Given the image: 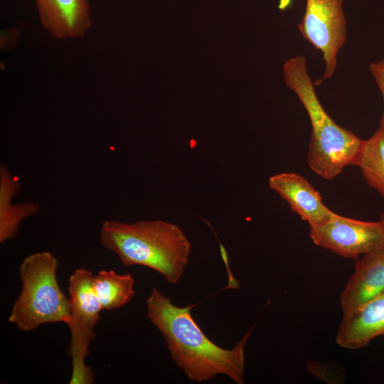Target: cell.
<instances>
[{
    "instance_id": "ba28073f",
    "label": "cell",
    "mask_w": 384,
    "mask_h": 384,
    "mask_svg": "<svg viewBox=\"0 0 384 384\" xmlns=\"http://www.w3.org/2000/svg\"><path fill=\"white\" fill-rule=\"evenodd\" d=\"M268 182L270 187L310 227L324 224L334 214L324 204L319 193L299 174H277L270 176Z\"/></svg>"
},
{
    "instance_id": "3957f363",
    "label": "cell",
    "mask_w": 384,
    "mask_h": 384,
    "mask_svg": "<svg viewBox=\"0 0 384 384\" xmlns=\"http://www.w3.org/2000/svg\"><path fill=\"white\" fill-rule=\"evenodd\" d=\"M283 73L286 85L297 95L311 122L309 166L323 178L333 179L345 167L355 165L363 140L338 126L326 113L316 96L304 55L287 60Z\"/></svg>"
},
{
    "instance_id": "6da1fadb",
    "label": "cell",
    "mask_w": 384,
    "mask_h": 384,
    "mask_svg": "<svg viewBox=\"0 0 384 384\" xmlns=\"http://www.w3.org/2000/svg\"><path fill=\"white\" fill-rule=\"evenodd\" d=\"M146 304L148 319L164 338L172 359L190 380L206 381L223 374L238 384L244 383L245 345L251 331L233 348H223L195 321L193 306H177L156 288Z\"/></svg>"
},
{
    "instance_id": "9a60e30c",
    "label": "cell",
    "mask_w": 384,
    "mask_h": 384,
    "mask_svg": "<svg viewBox=\"0 0 384 384\" xmlns=\"http://www.w3.org/2000/svg\"><path fill=\"white\" fill-rule=\"evenodd\" d=\"M370 72L381 92L384 101V65L380 62L371 63L369 65ZM384 122V111L380 120V123Z\"/></svg>"
},
{
    "instance_id": "5b68a950",
    "label": "cell",
    "mask_w": 384,
    "mask_h": 384,
    "mask_svg": "<svg viewBox=\"0 0 384 384\" xmlns=\"http://www.w3.org/2000/svg\"><path fill=\"white\" fill-rule=\"evenodd\" d=\"M92 277L90 270L78 268L69 278L70 319L67 325L70 331V384H90L94 380L92 371L85 361L90 342L96 336L95 326L102 309L92 287Z\"/></svg>"
},
{
    "instance_id": "52a82bcc",
    "label": "cell",
    "mask_w": 384,
    "mask_h": 384,
    "mask_svg": "<svg viewBox=\"0 0 384 384\" xmlns=\"http://www.w3.org/2000/svg\"><path fill=\"white\" fill-rule=\"evenodd\" d=\"M310 237L316 245L348 258L384 249L380 220L362 221L334 213L324 224L310 227Z\"/></svg>"
},
{
    "instance_id": "8992f818",
    "label": "cell",
    "mask_w": 384,
    "mask_h": 384,
    "mask_svg": "<svg viewBox=\"0 0 384 384\" xmlns=\"http://www.w3.org/2000/svg\"><path fill=\"white\" fill-rule=\"evenodd\" d=\"M343 0H306L305 11L298 28L303 38L323 55L325 70L319 85L334 75L338 51L347 41Z\"/></svg>"
},
{
    "instance_id": "7a4b0ae2",
    "label": "cell",
    "mask_w": 384,
    "mask_h": 384,
    "mask_svg": "<svg viewBox=\"0 0 384 384\" xmlns=\"http://www.w3.org/2000/svg\"><path fill=\"white\" fill-rule=\"evenodd\" d=\"M100 240L124 265L152 269L172 284L180 280L191 251V244L182 230L161 220L133 223L105 220Z\"/></svg>"
},
{
    "instance_id": "ac0fdd59",
    "label": "cell",
    "mask_w": 384,
    "mask_h": 384,
    "mask_svg": "<svg viewBox=\"0 0 384 384\" xmlns=\"http://www.w3.org/2000/svg\"><path fill=\"white\" fill-rule=\"evenodd\" d=\"M380 127L384 129V122L383 123H380Z\"/></svg>"
},
{
    "instance_id": "5bb4252c",
    "label": "cell",
    "mask_w": 384,
    "mask_h": 384,
    "mask_svg": "<svg viewBox=\"0 0 384 384\" xmlns=\"http://www.w3.org/2000/svg\"><path fill=\"white\" fill-rule=\"evenodd\" d=\"M355 165L360 167L368 184L384 198V129L381 127L363 140Z\"/></svg>"
},
{
    "instance_id": "4fadbf2b",
    "label": "cell",
    "mask_w": 384,
    "mask_h": 384,
    "mask_svg": "<svg viewBox=\"0 0 384 384\" xmlns=\"http://www.w3.org/2000/svg\"><path fill=\"white\" fill-rule=\"evenodd\" d=\"M134 280L130 273L119 274L101 270L92 277V287L102 309L113 310L128 304L134 297Z\"/></svg>"
},
{
    "instance_id": "277c9868",
    "label": "cell",
    "mask_w": 384,
    "mask_h": 384,
    "mask_svg": "<svg viewBox=\"0 0 384 384\" xmlns=\"http://www.w3.org/2000/svg\"><path fill=\"white\" fill-rule=\"evenodd\" d=\"M57 258L48 251L29 255L19 267L22 288L14 302L9 322L29 331L41 324L70 319V303L57 279Z\"/></svg>"
},
{
    "instance_id": "30bf717a",
    "label": "cell",
    "mask_w": 384,
    "mask_h": 384,
    "mask_svg": "<svg viewBox=\"0 0 384 384\" xmlns=\"http://www.w3.org/2000/svg\"><path fill=\"white\" fill-rule=\"evenodd\" d=\"M384 291V249L363 255L340 295L343 313L353 311Z\"/></svg>"
},
{
    "instance_id": "8fae6325",
    "label": "cell",
    "mask_w": 384,
    "mask_h": 384,
    "mask_svg": "<svg viewBox=\"0 0 384 384\" xmlns=\"http://www.w3.org/2000/svg\"><path fill=\"white\" fill-rule=\"evenodd\" d=\"M41 21L55 37H82L90 26L87 0H36Z\"/></svg>"
},
{
    "instance_id": "2e32d148",
    "label": "cell",
    "mask_w": 384,
    "mask_h": 384,
    "mask_svg": "<svg viewBox=\"0 0 384 384\" xmlns=\"http://www.w3.org/2000/svg\"><path fill=\"white\" fill-rule=\"evenodd\" d=\"M380 221L382 222L383 226H384V213H383L381 215H380Z\"/></svg>"
},
{
    "instance_id": "7c38bea8",
    "label": "cell",
    "mask_w": 384,
    "mask_h": 384,
    "mask_svg": "<svg viewBox=\"0 0 384 384\" xmlns=\"http://www.w3.org/2000/svg\"><path fill=\"white\" fill-rule=\"evenodd\" d=\"M20 181L8 169L0 168V242L13 239L20 224L39 210L36 203L23 202L12 204V198L18 192Z\"/></svg>"
},
{
    "instance_id": "e0dca14e",
    "label": "cell",
    "mask_w": 384,
    "mask_h": 384,
    "mask_svg": "<svg viewBox=\"0 0 384 384\" xmlns=\"http://www.w3.org/2000/svg\"><path fill=\"white\" fill-rule=\"evenodd\" d=\"M380 62L384 65V58L380 60Z\"/></svg>"
},
{
    "instance_id": "9c48e42d",
    "label": "cell",
    "mask_w": 384,
    "mask_h": 384,
    "mask_svg": "<svg viewBox=\"0 0 384 384\" xmlns=\"http://www.w3.org/2000/svg\"><path fill=\"white\" fill-rule=\"evenodd\" d=\"M384 335V291L360 307L343 314L336 342L346 349H358Z\"/></svg>"
}]
</instances>
